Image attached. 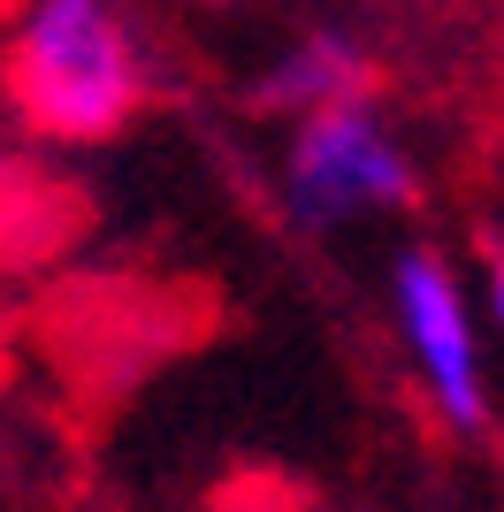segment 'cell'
I'll return each mask as SVG.
<instances>
[{
  "instance_id": "6da1fadb",
  "label": "cell",
  "mask_w": 504,
  "mask_h": 512,
  "mask_svg": "<svg viewBox=\"0 0 504 512\" xmlns=\"http://www.w3.org/2000/svg\"><path fill=\"white\" fill-rule=\"evenodd\" d=\"M0 85L39 138L100 146L146 100V54L115 8L100 0H46L8 31Z\"/></svg>"
},
{
  "instance_id": "7a4b0ae2",
  "label": "cell",
  "mask_w": 504,
  "mask_h": 512,
  "mask_svg": "<svg viewBox=\"0 0 504 512\" xmlns=\"http://www.w3.org/2000/svg\"><path fill=\"white\" fill-rule=\"evenodd\" d=\"M283 192L306 222H344V214H367V207L420 199V176L398 153V138L382 130L375 107L352 100V107H321V115L298 123L291 161H283Z\"/></svg>"
},
{
  "instance_id": "3957f363",
  "label": "cell",
  "mask_w": 504,
  "mask_h": 512,
  "mask_svg": "<svg viewBox=\"0 0 504 512\" xmlns=\"http://www.w3.org/2000/svg\"><path fill=\"white\" fill-rule=\"evenodd\" d=\"M398 321H405V344H413L428 390H436V406L459 428H482L489 390H482V360H474V329H466L459 283H451V268L436 253L398 260Z\"/></svg>"
},
{
  "instance_id": "277c9868",
  "label": "cell",
  "mask_w": 504,
  "mask_h": 512,
  "mask_svg": "<svg viewBox=\"0 0 504 512\" xmlns=\"http://www.w3.org/2000/svg\"><path fill=\"white\" fill-rule=\"evenodd\" d=\"M367 85H375V62H367V46L344 39V31H314V39H298L283 62L252 85V107L260 115H283V107H298V115H321V107H352L367 100Z\"/></svg>"
},
{
  "instance_id": "5b68a950",
  "label": "cell",
  "mask_w": 504,
  "mask_h": 512,
  "mask_svg": "<svg viewBox=\"0 0 504 512\" xmlns=\"http://www.w3.org/2000/svg\"><path fill=\"white\" fill-rule=\"evenodd\" d=\"M489 306H497V321H504V260H497V276H489Z\"/></svg>"
}]
</instances>
